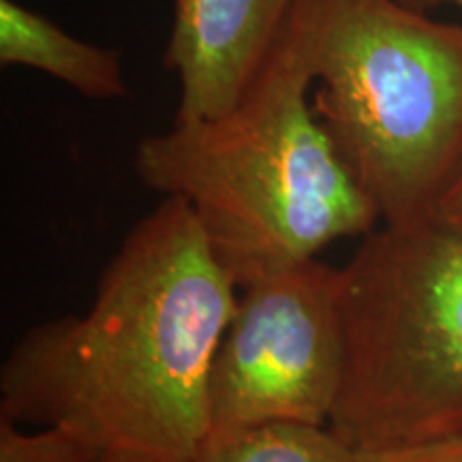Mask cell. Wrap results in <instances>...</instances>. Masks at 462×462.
<instances>
[{
    "label": "cell",
    "mask_w": 462,
    "mask_h": 462,
    "mask_svg": "<svg viewBox=\"0 0 462 462\" xmlns=\"http://www.w3.org/2000/svg\"><path fill=\"white\" fill-rule=\"evenodd\" d=\"M135 171L163 198L187 201L238 287L381 221L317 118L313 73L287 24L229 112L146 135Z\"/></svg>",
    "instance_id": "obj_2"
},
{
    "label": "cell",
    "mask_w": 462,
    "mask_h": 462,
    "mask_svg": "<svg viewBox=\"0 0 462 462\" xmlns=\"http://www.w3.org/2000/svg\"><path fill=\"white\" fill-rule=\"evenodd\" d=\"M193 462H356V448L330 426L268 421L210 430Z\"/></svg>",
    "instance_id": "obj_8"
},
{
    "label": "cell",
    "mask_w": 462,
    "mask_h": 462,
    "mask_svg": "<svg viewBox=\"0 0 462 462\" xmlns=\"http://www.w3.org/2000/svg\"><path fill=\"white\" fill-rule=\"evenodd\" d=\"M430 221L462 234V163L456 170L446 190L441 193V198H439L435 210L430 215Z\"/></svg>",
    "instance_id": "obj_11"
},
{
    "label": "cell",
    "mask_w": 462,
    "mask_h": 462,
    "mask_svg": "<svg viewBox=\"0 0 462 462\" xmlns=\"http://www.w3.org/2000/svg\"><path fill=\"white\" fill-rule=\"evenodd\" d=\"M238 289L187 201L163 198L126 234L84 313L39 323L14 345L0 415L67 426L103 462H193Z\"/></svg>",
    "instance_id": "obj_1"
},
{
    "label": "cell",
    "mask_w": 462,
    "mask_h": 462,
    "mask_svg": "<svg viewBox=\"0 0 462 462\" xmlns=\"http://www.w3.org/2000/svg\"><path fill=\"white\" fill-rule=\"evenodd\" d=\"M0 462H103L99 448L67 426H42L37 432L0 415Z\"/></svg>",
    "instance_id": "obj_9"
},
{
    "label": "cell",
    "mask_w": 462,
    "mask_h": 462,
    "mask_svg": "<svg viewBox=\"0 0 462 462\" xmlns=\"http://www.w3.org/2000/svg\"><path fill=\"white\" fill-rule=\"evenodd\" d=\"M340 276L345 373L328 426L356 449L462 432L460 231L383 223Z\"/></svg>",
    "instance_id": "obj_4"
},
{
    "label": "cell",
    "mask_w": 462,
    "mask_h": 462,
    "mask_svg": "<svg viewBox=\"0 0 462 462\" xmlns=\"http://www.w3.org/2000/svg\"><path fill=\"white\" fill-rule=\"evenodd\" d=\"M210 374V430L330 424L345 373L343 276L319 259L240 287Z\"/></svg>",
    "instance_id": "obj_5"
},
{
    "label": "cell",
    "mask_w": 462,
    "mask_h": 462,
    "mask_svg": "<svg viewBox=\"0 0 462 462\" xmlns=\"http://www.w3.org/2000/svg\"><path fill=\"white\" fill-rule=\"evenodd\" d=\"M0 65L42 71L86 99L129 95L118 51L86 43L15 0H0Z\"/></svg>",
    "instance_id": "obj_7"
},
{
    "label": "cell",
    "mask_w": 462,
    "mask_h": 462,
    "mask_svg": "<svg viewBox=\"0 0 462 462\" xmlns=\"http://www.w3.org/2000/svg\"><path fill=\"white\" fill-rule=\"evenodd\" d=\"M404 7L421 11V14H429L432 9L439 7H458L462 9V0H398Z\"/></svg>",
    "instance_id": "obj_12"
},
{
    "label": "cell",
    "mask_w": 462,
    "mask_h": 462,
    "mask_svg": "<svg viewBox=\"0 0 462 462\" xmlns=\"http://www.w3.org/2000/svg\"><path fill=\"white\" fill-rule=\"evenodd\" d=\"M293 0H173L163 65L180 97L173 123L229 112L279 37Z\"/></svg>",
    "instance_id": "obj_6"
},
{
    "label": "cell",
    "mask_w": 462,
    "mask_h": 462,
    "mask_svg": "<svg viewBox=\"0 0 462 462\" xmlns=\"http://www.w3.org/2000/svg\"><path fill=\"white\" fill-rule=\"evenodd\" d=\"M313 107L385 225L429 221L462 163V24L398 0H293Z\"/></svg>",
    "instance_id": "obj_3"
},
{
    "label": "cell",
    "mask_w": 462,
    "mask_h": 462,
    "mask_svg": "<svg viewBox=\"0 0 462 462\" xmlns=\"http://www.w3.org/2000/svg\"><path fill=\"white\" fill-rule=\"evenodd\" d=\"M356 462H462V432L413 443L356 449Z\"/></svg>",
    "instance_id": "obj_10"
}]
</instances>
